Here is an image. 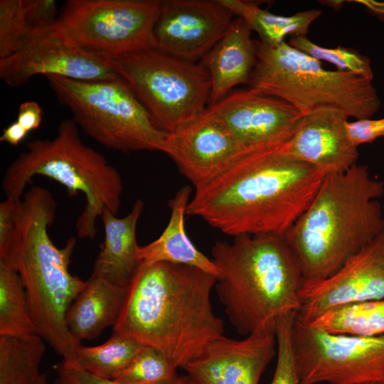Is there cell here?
I'll return each instance as SVG.
<instances>
[{
	"mask_svg": "<svg viewBox=\"0 0 384 384\" xmlns=\"http://www.w3.org/2000/svg\"><path fill=\"white\" fill-rule=\"evenodd\" d=\"M279 149L246 154L195 188L186 214L233 238L284 236L309 207L326 174Z\"/></svg>",
	"mask_w": 384,
	"mask_h": 384,
	"instance_id": "obj_1",
	"label": "cell"
},
{
	"mask_svg": "<svg viewBox=\"0 0 384 384\" xmlns=\"http://www.w3.org/2000/svg\"><path fill=\"white\" fill-rule=\"evenodd\" d=\"M216 280L189 265L141 263L113 332L159 350L183 369L223 335L224 322L210 299Z\"/></svg>",
	"mask_w": 384,
	"mask_h": 384,
	"instance_id": "obj_2",
	"label": "cell"
},
{
	"mask_svg": "<svg viewBox=\"0 0 384 384\" xmlns=\"http://www.w3.org/2000/svg\"><path fill=\"white\" fill-rule=\"evenodd\" d=\"M56 203L48 189L31 186L17 201L11 235L0 249V262L16 270L26 291L28 307L36 329L63 361L75 363L76 342L67 328L65 316L86 281L69 271L76 238L63 247L52 242Z\"/></svg>",
	"mask_w": 384,
	"mask_h": 384,
	"instance_id": "obj_3",
	"label": "cell"
},
{
	"mask_svg": "<svg viewBox=\"0 0 384 384\" xmlns=\"http://www.w3.org/2000/svg\"><path fill=\"white\" fill-rule=\"evenodd\" d=\"M384 183L357 164L325 176L309 207L284 238L303 281L324 279L384 230Z\"/></svg>",
	"mask_w": 384,
	"mask_h": 384,
	"instance_id": "obj_4",
	"label": "cell"
},
{
	"mask_svg": "<svg viewBox=\"0 0 384 384\" xmlns=\"http://www.w3.org/2000/svg\"><path fill=\"white\" fill-rule=\"evenodd\" d=\"M211 255L217 296L240 334L274 331L280 317L298 313L303 277L283 236H236L215 242Z\"/></svg>",
	"mask_w": 384,
	"mask_h": 384,
	"instance_id": "obj_5",
	"label": "cell"
},
{
	"mask_svg": "<svg viewBox=\"0 0 384 384\" xmlns=\"http://www.w3.org/2000/svg\"><path fill=\"white\" fill-rule=\"evenodd\" d=\"M50 178L66 188L70 196L85 194L86 204L76 222L78 238L93 239L96 221L104 209L117 215L123 192L117 169L104 155L84 144L73 119L63 120L51 139L27 143L6 169L1 189L6 198L18 200L33 177Z\"/></svg>",
	"mask_w": 384,
	"mask_h": 384,
	"instance_id": "obj_6",
	"label": "cell"
},
{
	"mask_svg": "<svg viewBox=\"0 0 384 384\" xmlns=\"http://www.w3.org/2000/svg\"><path fill=\"white\" fill-rule=\"evenodd\" d=\"M257 63L249 88L286 101L305 115L334 107L357 119H370L380 100L372 80L341 70L324 69L321 62L283 41H256Z\"/></svg>",
	"mask_w": 384,
	"mask_h": 384,
	"instance_id": "obj_7",
	"label": "cell"
},
{
	"mask_svg": "<svg viewBox=\"0 0 384 384\" xmlns=\"http://www.w3.org/2000/svg\"><path fill=\"white\" fill-rule=\"evenodd\" d=\"M58 101L82 130L102 145L122 151H164V130L121 77L82 81L46 76Z\"/></svg>",
	"mask_w": 384,
	"mask_h": 384,
	"instance_id": "obj_8",
	"label": "cell"
},
{
	"mask_svg": "<svg viewBox=\"0 0 384 384\" xmlns=\"http://www.w3.org/2000/svg\"><path fill=\"white\" fill-rule=\"evenodd\" d=\"M113 65L168 132L194 119L209 105L210 78L200 62L154 48L113 57Z\"/></svg>",
	"mask_w": 384,
	"mask_h": 384,
	"instance_id": "obj_9",
	"label": "cell"
},
{
	"mask_svg": "<svg viewBox=\"0 0 384 384\" xmlns=\"http://www.w3.org/2000/svg\"><path fill=\"white\" fill-rule=\"evenodd\" d=\"M158 0H68L55 28L90 51L119 55L156 48Z\"/></svg>",
	"mask_w": 384,
	"mask_h": 384,
	"instance_id": "obj_10",
	"label": "cell"
},
{
	"mask_svg": "<svg viewBox=\"0 0 384 384\" xmlns=\"http://www.w3.org/2000/svg\"><path fill=\"white\" fill-rule=\"evenodd\" d=\"M292 343L298 384L384 382V335L331 334L295 317Z\"/></svg>",
	"mask_w": 384,
	"mask_h": 384,
	"instance_id": "obj_11",
	"label": "cell"
},
{
	"mask_svg": "<svg viewBox=\"0 0 384 384\" xmlns=\"http://www.w3.org/2000/svg\"><path fill=\"white\" fill-rule=\"evenodd\" d=\"M38 75L94 82L120 77L112 55L80 47L54 25L32 30L17 51L0 59V78L11 87L23 85Z\"/></svg>",
	"mask_w": 384,
	"mask_h": 384,
	"instance_id": "obj_12",
	"label": "cell"
},
{
	"mask_svg": "<svg viewBox=\"0 0 384 384\" xmlns=\"http://www.w3.org/2000/svg\"><path fill=\"white\" fill-rule=\"evenodd\" d=\"M243 153L279 149L293 135L302 114L278 97L256 90H233L208 107Z\"/></svg>",
	"mask_w": 384,
	"mask_h": 384,
	"instance_id": "obj_13",
	"label": "cell"
},
{
	"mask_svg": "<svg viewBox=\"0 0 384 384\" xmlns=\"http://www.w3.org/2000/svg\"><path fill=\"white\" fill-rule=\"evenodd\" d=\"M297 318L308 322L338 306L384 299V230L337 272L319 281H303Z\"/></svg>",
	"mask_w": 384,
	"mask_h": 384,
	"instance_id": "obj_14",
	"label": "cell"
},
{
	"mask_svg": "<svg viewBox=\"0 0 384 384\" xmlns=\"http://www.w3.org/2000/svg\"><path fill=\"white\" fill-rule=\"evenodd\" d=\"M234 18L220 0L161 1L154 29L156 48L198 62L223 36Z\"/></svg>",
	"mask_w": 384,
	"mask_h": 384,
	"instance_id": "obj_15",
	"label": "cell"
},
{
	"mask_svg": "<svg viewBox=\"0 0 384 384\" xmlns=\"http://www.w3.org/2000/svg\"><path fill=\"white\" fill-rule=\"evenodd\" d=\"M163 152L175 161L195 188L210 181L245 155L208 108L169 132Z\"/></svg>",
	"mask_w": 384,
	"mask_h": 384,
	"instance_id": "obj_16",
	"label": "cell"
},
{
	"mask_svg": "<svg viewBox=\"0 0 384 384\" xmlns=\"http://www.w3.org/2000/svg\"><path fill=\"white\" fill-rule=\"evenodd\" d=\"M276 353L274 331L240 340L222 335L183 369L195 384H258Z\"/></svg>",
	"mask_w": 384,
	"mask_h": 384,
	"instance_id": "obj_17",
	"label": "cell"
},
{
	"mask_svg": "<svg viewBox=\"0 0 384 384\" xmlns=\"http://www.w3.org/2000/svg\"><path fill=\"white\" fill-rule=\"evenodd\" d=\"M348 116L334 107H322L302 115L296 129L279 149L326 175L343 173L356 164L358 148L346 129Z\"/></svg>",
	"mask_w": 384,
	"mask_h": 384,
	"instance_id": "obj_18",
	"label": "cell"
},
{
	"mask_svg": "<svg viewBox=\"0 0 384 384\" xmlns=\"http://www.w3.org/2000/svg\"><path fill=\"white\" fill-rule=\"evenodd\" d=\"M198 62L210 78L208 106L223 100L235 87L248 85L257 63L256 41L251 29L235 16L226 33Z\"/></svg>",
	"mask_w": 384,
	"mask_h": 384,
	"instance_id": "obj_19",
	"label": "cell"
},
{
	"mask_svg": "<svg viewBox=\"0 0 384 384\" xmlns=\"http://www.w3.org/2000/svg\"><path fill=\"white\" fill-rule=\"evenodd\" d=\"M137 199L131 211L118 218L108 209L100 215L105 238L94 264L92 275L117 286L128 288L141 262L137 241V225L144 208Z\"/></svg>",
	"mask_w": 384,
	"mask_h": 384,
	"instance_id": "obj_20",
	"label": "cell"
},
{
	"mask_svg": "<svg viewBox=\"0 0 384 384\" xmlns=\"http://www.w3.org/2000/svg\"><path fill=\"white\" fill-rule=\"evenodd\" d=\"M127 289L91 274L65 316L67 328L74 340L80 343L95 338L108 326H114Z\"/></svg>",
	"mask_w": 384,
	"mask_h": 384,
	"instance_id": "obj_21",
	"label": "cell"
},
{
	"mask_svg": "<svg viewBox=\"0 0 384 384\" xmlns=\"http://www.w3.org/2000/svg\"><path fill=\"white\" fill-rule=\"evenodd\" d=\"M191 188H181L169 202V221L160 236L149 244L140 246L141 263L166 262L197 267L218 278L220 272L212 259L199 251L189 239L185 229V215Z\"/></svg>",
	"mask_w": 384,
	"mask_h": 384,
	"instance_id": "obj_22",
	"label": "cell"
},
{
	"mask_svg": "<svg viewBox=\"0 0 384 384\" xmlns=\"http://www.w3.org/2000/svg\"><path fill=\"white\" fill-rule=\"evenodd\" d=\"M236 17L245 21L262 43L276 45L288 36H306L310 25L321 14L319 9L281 16L264 9L257 4L243 0H220Z\"/></svg>",
	"mask_w": 384,
	"mask_h": 384,
	"instance_id": "obj_23",
	"label": "cell"
},
{
	"mask_svg": "<svg viewBox=\"0 0 384 384\" xmlns=\"http://www.w3.org/2000/svg\"><path fill=\"white\" fill-rule=\"evenodd\" d=\"M304 323L331 334L366 337L382 336L384 335V299L335 306Z\"/></svg>",
	"mask_w": 384,
	"mask_h": 384,
	"instance_id": "obj_24",
	"label": "cell"
},
{
	"mask_svg": "<svg viewBox=\"0 0 384 384\" xmlns=\"http://www.w3.org/2000/svg\"><path fill=\"white\" fill-rule=\"evenodd\" d=\"M38 334L0 336V384H35L46 343Z\"/></svg>",
	"mask_w": 384,
	"mask_h": 384,
	"instance_id": "obj_25",
	"label": "cell"
},
{
	"mask_svg": "<svg viewBox=\"0 0 384 384\" xmlns=\"http://www.w3.org/2000/svg\"><path fill=\"white\" fill-rule=\"evenodd\" d=\"M144 346L133 338L113 332L106 342L99 346L80 345L75 353L74 366L100 378L114 380Z\"/></svg>",
	"mask_w": 384,
	"mask_h": 384,
	"instance_id": "obj_26",
	"label": "cell"
},
{
	"mask_svg": "<svg viewBox=\"0 0 384 384\" xmlns=\"http://www.w3.org/2000/svg\"><path fill=\"white\" fill-rule=\"evenodd\" d=\"M37 334L18 272L0 262V336Z\"/></svg>",
	"mask_w": 384,
	"mask_h": 384,
	"instance_id": "obj_27",
	"label": "cell"
},
{
	"mask_svg": "<svg viewBox=\"0 0 384 384\" xmlns=\"http://www.w3.org/2000/svg\"><path fill=\"white\" fill-rule=\"evenodd\" d=\"M177 368L159 350L144 346L117 378L120 384H176Z\"/></svg>",
	"mask_w": 384,
	"mask_h": 384,
	"instance_id": "obj_28",
	"label": "cell"
},
{
	"mask_svg": "<svg viewBox=\"0 0 384 384\" xmlns=\"http://www.w3.org/2000/svg\"><path fill=\"white\" fill-rule=\"evenodd\" d=\"M288 43L319 61L334 65L338 70L352 73L371 80L373 79L370 59L353 48L323 47L306 36H292Z\"/></svg>",
	"mask_w": 384,
	"mask_h": 384,
	"instance_id": "obj_29",
	"label": "cell"
},
{
	"mask_svg": "<svg viewBox=\"0 0 384 384\" xmlns=\"http://www.w3.org/2000/svg\"><path fill=\"white\" fill-rule=\"evenodd\" d=\"M31 31L23 0H1L0 59L17 51Z\"/></svg>",
	"mask_w": 384,
	"mask_h": 384,
	"instance_id": "obj_30",
	"label": "cell"
},
{
	"mask_svg": "<svg viewBox=\"0 0 384 384\" xmlns=\"http://www.w3.org/2000/svg\"><path fill=\"white\" fill-rule=\"evenodd\" d=\"M296 314L280 317L275 326L277 362L270 384H298L294 356L292 330Z\"/></svg>",
	"mask_w": 384,
	"mask_h": 384,
	"instance_id": "obj_31",
	"label": "cell"
},
{
	"mask_svg": "<svg viewBox=\"0 0 384 384\" xmlns=\"http://www.w3.org/2000/svg\"><path fill=\"white\" fill-rule=\"evenodd\" d=\"M55 384H120L113 380L100 378L77 366L62 361L55 366ZM176 384H195L186 374L179 377Z\"/></svg>",
	"mask_w": 384,
	"mask_h": 384,
	"instance_id": "obj_32",
	"label": "cell"
},
{
	"mask_svg": "<svg viewBox=\"0 0 384 384\" xmlns=\"http://www.w3.org/2000/svg\"><path fill=\"white\" fill-rule=\"evenodd\" d=\"M23 4L31 31L50 27L58 18L55 0H23Z\"/></svg>",
	"mask_w": 384,
	"mask_h": 384,
	"instance_id": "obj_33",
	"label": "cell"
},
{
	"mask_svg": "<svg viewBox=\"0 0 384 384\" xmlns=\"http://www.w3.org/2000/svg\"><path fill=\"white\" fill-rule=\"evenodd\" d=\"M346 129L350 142L358 148L362 144L371 143L378 138L384 137V117L348 121Z\"/></svg>",
	"mask_w": 384,
	"mask_h": 384,
	"instance_id": "obj_34",
	"label": "cell"
},
{
	"mask_svg": "<svg viewBox=\"0 0 384 384\" xmlns=\"http://www.w3.org/2000/svg\"><path fill=\"white\" fill-rule=\"evenodd\" d=\"M43 119V110L35 101L21 103L18 110L17 122L28 133L37 129Z\"/></svg>",
	"mask_w": 384,
	"mask_h": 384,
	"instance_id": "obj_35",
	"label": "cell"
},
{
	"mask_svg": "<svg viewBox=\"0 0 384 384\" xmlns=\"http://www.w3.org/2000/svg\"><path fill=\"white\" fill-rule=\"evenodd\" d=\"M17 201L6 198L0 203V249L4 247L11 235Z\"/></svg>",
	"mask_w": 384,
	"mask_h": 384,
	"instance_id": "obj_36",
	"label": "cell"
},
{
	"mask_svg": "<svg viewBox=\"0 0 384 384\" xmlns=\"http://www.w3.org/2000/svg\"><path fill=\"white\" fill-rule=\"evenodd\" d=\"M28 132L15 121L6 127L0 137V142L17 146L28 135Z\"/></svg>",
	"mask_w": 384,
	"mask_h": 384,
	"instance_id": "obj_37",
	"label": "cell"
},
{
	"mask_svg": "<svg viewBox=\"0 0 384 384\" xmlns=\"http://www.w3.org/2000/svg\"><path fill=\"white\" fill-rule=\"evenodd\" d=\"M352 1L365 6L375 15L384 18V1L373 0H355Z\"/></svg>",
	"mask_w": 384,
	"mask_h": 384,
	"instance_id": "obj_38",
	"label": "cell"
},
{
	"mask_svg": "<svg viewBox=\"0 0 384 384\" xmlns=\"http://www.w3.org/2000/svg\"><path fill=\"white\" fill-rule=\"evenodd\" d=\"M324 4H328L329 6H331L333 9H341V6L343 5V1H323Z\"/></svg>",
	"mask_w": 384,
	"mask_h": 384,
	"instance_id": "obj_39",
	"label": "cell"
},
{
	"mask_svg": "<svg viewBox=\"0 0 384 384\" xmlns=\"http://www.w3.org/2000/svg\"><path fill=\"white\" fill-rule=\"evenodd\" d=\"M35 384H48L46 375L41 374Z\"/></svg>",
	"mask_w": 384,
	"mask_h": 384,
	"instance_id": "obj_40",
	"label": "cell"
},
{
	"mask_svg": "<svg viewBox=\"0 0 384 384\" xmlns=\"http://www.w3.org/2000/svg\"><path fill=\"white\" fill-rule=\"evenodd\" d=\"M352 384H384V382H364V383H352Z\"/></svg>",
	"mask_w": 384,
	"mask_h": 384,
	"instance_id": "obj_41",
	"label": "cell"
}]
</instances>
